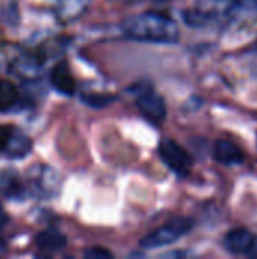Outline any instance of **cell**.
<instances>
[{
    "mask_svg": "<svg viewBox=\"0 0 257 259\" xmlns=\"http://www.w3.org/2000/svg\"><path fill=\"white\" fill-rule=\"evenodd\" d=\"M123 32L135 41L153 44H174L180 38L177 23L171 17L156 11L126 18L123 21Z\"/></svg>",
    "mask_w": 257,
    "mask_h": 259,
    "instance_id": "obj_1",
    "label": "cell"
},
{
    "mask_svg": "<svg viewBox=\"0 0 257 259\" xmlns=\"http://www.w3.org/2000/svg\"><path fill=\"white\" fill-rule=\"evenodd\" d=\"M50 83L58 93H62L65 96H73L74 94V91H76V79H74V76L71 73L70 65L65 61L58 62L52 68V71H50Z\"/></svg>",
    "mask_w": 257,
    "mask_h": 259,
    "instance_id": "obj_9",
    "label": "cell"
},
{
    "mask_svg": "<svg viewBox=\"0 0 257 259\" xmlns=\"http://www.w3.org/2000/svg\"><path fill=\"white\" fill-rule=\"evenodd\" d=\"M85 258L88 259H109L112 258V253L103 247H92L85 252Z\"/></svg>",
    "mask_w": 257,
    "mask_h": 259,
    "instance_id": "obj_16",
    "label": "cell"
},
{
    "mask_svg": "<svg viewBox=\"0 0 257 259\" xmlns=\"http://www.w3.org/2000/svg\"><path fill=\"white\" fill-rule=\"evenodd\" d=\"M89 5V0H56V12L59 20L73 21L80 17Z\"/></svg>",
    "mask_w": 257,
    "mask_h": 259,
    "instance_id": "obj_14",
    "label": "cell"
},
{
    "mask_svg": "<svg viewBox=\"0 0 257 259\" xmlns=\"http://www.w3.org/2000/svg\"><path fill=\"white\" fill-rule=\"evenodd\" d=\"M158 153L171 171H174L179 176L189 175L192 168V158L177 141L171 138H164L159 143Z\"/></svg>",
    "mask_w": 257,
    "mask_h": 259,
    "instance_id": "obj_6",
    "label": "cell"
},
{
    "mask_svg": "<svg viewBox=\"0 0 257 259\" xmlns=\"http://www.w3.org/2000/svg\"><path fill=\"white\" fill-rule=\"evenodd\" d=\"M253 238L254 235L248 229L236 228L226 234L223 244H224V249L233 255H247L251 247Z\"/></svg>",
    "mask_w": 257,
    "mask_h": 259,
    "instance_id": "obj_11",
    "label": "cell"
},
{
    "mask_svg": "<svg viewBox=\"0 0 257 259\" xmlns=\"http://www.w3.org/2000/svg\"><path fill=\"white\" fill-rule=\"evenodd\" d=\"M136 108L151 124L159 126L167 117V105L162 96L153 90H144L136 97Z\"/></svg>",
    "mask_w": 257,
    "mask_h": 259,
    "instance_id": "obj_7",
    "label": "cell"
},
{
    "mask_svg": "<svg viewBox=\"0 0 257 259\" xmlns=\"http://www.w3.org/2000/svg\"><path fill=\"white\" fill-rule=\"evenodd\" d=\"M250 258L257 259V237L253 238V243H251V247H250V250H248V253H247Z\"/></svg>",
    "mask_w": 257,
    "mask_h": 259,
    "instance_id": "obj_17",
    "label": "cell"
},
{
    "mask_svg": "<svg viewBox=\"0 0 257 259\" xmlns=\"http://www.w3.org/2000/svg\"><path fill=\"white\" fill-rule=\"evenodd\" d=\"M235 0H195L192 9L183 11V20L192 27L229 26Z\"/></svg>",
    "mask_w": 257,
    "mask_h": 259,
    "instance_id": "obj_2",
    "label": "cell"
},
{
    "mask_svg": "<svg viewBox=\"0 0 257 259\" xmlns=\"http://www.w3.org/2000/svg\"><path fill=\"white\" fill-rule=\"evenodd\" d=\"M8 222V217H6V214H5V211L2 209V206H0V229L5 226V223Z\"/></svg>",
    "mask_w": 257,
    "mask_h": 259,
    "instance_id": "obj_19",
    "label": "cell"
},
{
    "mask_svg": "<svg viewBox=\"0 0 257 259\" xmlns=\"http://www.w3.org/2000/svg\"><path fill=\"white\" fill-rule=\"evenodd\" d=\"M214 158L223 165H238L242 164L245 155L242 149L230 140H217L214 144Z\"/></svg>",
    "mask_w": 257,
    "mask_h": 259,
    "instance_id": "obj_10",
    "label": "cell"
},
{
    "mask_svg": "<svg viewBox=\"0 0 257 259\" xmlns=\"http://www.w3.org/2000/svg\"><path fill=\"white\" fill-rule=\"evenodd\" d=\"M36 244L42 250H61L67 246V238L62 232L55 228L45 229L36 237Z\"/></svg>",
    "mask_w": 257,
    "mask_h": 259,
    "instance_id": "obj_15",
    "label": "cell"
},
{
    "mask_svg": "<svg viewBox=\"0 0 257 259\" xmlns=\"http://www.w3.org/2000/svg\"><path fill=\"white\" fill-rule=\"evenodd\" d=\"M24 185L27 197L30 196L39 200H50L58 197L61 191V176L50 165L35 164L26 171Z\"/></svg>",
    "mask_w": 257,
    "mask_h": 259,
    "instance_id": "obj_3",
    "label": "cell"
},
{
    "mask_svg": "<svg viewBox=\"0 0 257 259\" xmlns=\"http://www.w3.org/2000/svg\"><path fill=\"white\" fill-rule=\"evenodd\" d=\"M0 194L9 200H23L27 197L24 178L14 168L0 170Z\"/></svg>",
    "mask_w": 257,
    "mask_h": 259,
    "instance_id": "obj_8",
    "label": "cell"
},
{
    "mask_svg": "<svg viewBox=\"0 0 257 259\" xmlns=\"http://www.w3.org/2000/svg\"><path fill=\"white\" fill-rule=\"evenodd\" d=\"M30 138L15 126L0 124V155L9 159H20L30 153Z\"/></svg>",
    "mask_w": 257,
    "mask_h": 259,
    "instance_id": "obj_5",
    "label": "cell"
},
{
    "mask_svg": "<svg viewBox=\"0 0 257 259\" xmlns=\"http://www.w3.org/2000/svg\"><path fill=\"white\" fill-rule=\"evenodd\" d=\"M23 105V97L18 88L6 79L0 77V112H12L20 109Z\"/></svg>",
    "mask_w": 257,
    "mask_h": 259,
    "instance_id": "obj_12",
    "label": "cell"
},
{
    "mask_svg": "<svg viewBox=\"0 0 257 259\" xmlns=\"http://www.w3.org/2000/svg\"><path fill=\"white\" fill-rule=\"evenodd\" d=\"M6 250H8V247H6V243H5V240L0 237V258L6 255Z\"/></svg>",
    "mask_w": 257,
    "mask_h": 259,
    "instance_id": "obj_18",
    "label": "cell"
},
{
    "mask_svg": "<svg viewBox=\"0 0 257 259\" xmlns=\"http://www.w3.org/2000/svg\"><path fill=\"white\" fill-rule=\"evenodd\" d=\"M194 228V220L189 217H177L167 225L158 228L141 240L142 249H158L176 243L177 240L188 235Z\"/></svg>",
    "mask_w": 257,
    "mask_h": 259,
    "instance_id": "obj_4",
    "label": "cell"
},
{
    "mask_svg": "<svg viewBox=\"0 0 257 259\" xmlns=\"http://www.w3.org/2000/svg\"><path fill=\"white\" fill-rule=\"evenodd\" d=\"M254 20H257V0H235L230 24H251Z\"/></svg>",
    "mask_w": 257,
    "mask_h": 259,
    "instance_id": "obj_13",
    "label": "cell"
}]
</instances>
